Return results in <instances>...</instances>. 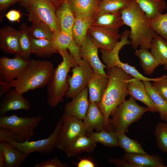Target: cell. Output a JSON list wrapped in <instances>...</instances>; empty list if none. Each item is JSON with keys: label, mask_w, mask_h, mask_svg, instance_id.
<instances>
[{"label": "cell", "mask_w": 167, "mask_h": 167, "mask_svg": "<svg viewBox=\"0 0 167 167\" xmlns=\"http://www.w3.org/2000/svg\"><path fill=\"white\" fill-rule=\"evenodd\" d=\"M98 2H99V1H100V0H97Z\"/></svg>", "instance_id": "cell-54"}, {"label": "cell", "mask_w": 167, "mask_h": 167, "mask_svg": "<svg viewBox=\"0 0 167 167\" xmlns=\"http://www.w3.org/2000/svg\"><path fill=\"white\" fill-rule=\"evenodd\" d=\"M67 49L68 50L71 55L79 64L82 58L80 55L79 47L76 44L73 39L69 45Z\"/></svg>", "instance_id": "cell-44"}, {"label": "cell", "mask_w": 167, "mask_h": 167, "mask_svg": "<svg viewBox=\"0 0 167 167\" xmlns=\"http://www.w3.org/2000/svg\"><path fill=\"white\" fill-rule=\"evenodd\" d=\"M109 82L107 75L94 74L90 78L88 85L89 100L90 103L98 104L101 101Z\"/></svg>", "instance_id": "cell-21"}, {"label": "cell", "mask_w": 167, "mask_h": 167, "mask_svg": "<svg viewBox=\"0 0 167 167\" xmlns=\"http://www.w3.org/2000/svg\"><path fill=\"white\" fill-rule=\"evenodd\" d=\"M92 17V14L75 17L72 33L73 40L79 47L85 39L88 30L91 25Z\"/></svg>", "instance_id": "cell-26"}, {"label": "cell", "mask_w": 167, "mask_h": 167, "mask_svg": "<svg viewBox=\"0 0 167 167\" xmlns=\"http://www.w3.org/2000/svg\"><path fill=\"white\" fill-rule=\"evenodd\" d=\"M56 14L61 30L72 33L75 17L69 0H64L56 9Z\"/></svg>", "instance_id": "cell-25"}, {"label": "cell", "mask_w": 167, "mask_h": 167, "mask_svg": "<svg viewBox=\"0 0 167 167\" xmlns=\"http://www.w3.org/2000/svg\"><path fill=\"white\" fill-rule=\"evenodd\" d=\"M165 167H167V166H165Z\"/></svg>", "instance_id": "cell-55"}, {"label": "cell", "mask_w": 167, "mask_h": 167, "mask_svg": "<svg viewBox=\"0 0 167 167\" xmlns=\"http://www.w3.org/2000/svg\"><path fill=\"white\" fill-rule=\"evenodd\" d=\"M24 139L11 130L0 128V142L9 143L11 141L22 142Z\"/></svg>", "instance_id": "cell-41"}, {"label": "cell", "mask_w": 167, "mask_h": 167, "mask_svg": "<svg viewBox=\"0 0 167 167\" xmlns=\"http://www.w3.org/2000/svg\"><path fill=\"white\" fill-rule=\"evenodd\" d=\"M87 135L92 140L104 146L111 147L119 146L116 133L112 130L103 129L96 132L93 131Z\"/></svg>", "instance_id": "cell-33"}, {"label": "cell", "mask_w": 167, "mask_h": 167, "mask_svg": "<svg viewBox=\"0 0 167 167\" xmlns=\"http://www.w3.org/2000/svg\"><path fill=\"white\" fill-rule=\"evenodd\" d=\"M156 90L167 101V75H164L158 80L151 84Z\"/></svg>", "instance_id": "cell-42"}, {"label": "cell", "mask_w": 167, "mask_h": 167, "mask_svg": "<svg viewBox=\"0 0 167 167\" xmlns=\"http://www.w3.org/2000/svg\"><path fill=\"white\" fill-rule=\"evenodd\" d=\"M134 54L139 58V64L145 75L152 74L156 68L160 65L153 54L148 49H137Z\"/></svg>", "instance_id": "cell-27"}, {"label": "cell", "mask_w": 167, "mask_h": 167, "mask_svg": "<svg viewBox=\"0 0 167 167\" xmlns=\"http://www.w3.org/2000/svg\"><path fill=\"white\" fill-rule=\"evenodd\" d=\"M123 158L134 167H165L161 158L147 154L126 153Z\"/></svg>", "instance_id": "cell-22"}, {"label": "cell", "mask_w": 167, "mask_h": 167, "mask_svg": "<svg viewBox=\"0 0 167 167\" xmlns=\"http://www.w3.org/2000/svg\"><path fill=\"white\" fill-rule=\"evenodd\" d=\"M164 69L167 71V64L165 65L164 66Z\"/></svg>", "instance_id": "cell-53"}, {"label": "cell", "mask_w": 167, "mask_h": 167, "mask_svg": "<svg viewBox=\"0 0 167 167\" xmlns=\"http://www.w3.org/2000/svg\"><path fill=\"white\" fill-rule=\"evenodd\" d=\"M77 167H95L97 165L90 158L80 159L76 164Z\"/></svg>", "instance_id": "cell-47"}, {"label": "cell", "mask_w": 167, "mask_h": 167, "mask_svg": "<svg viewBox=\"0 0 167 167\" xmlns=\"http://www.w3.org/2000/svg\"><path fill=\"white\" fill-rule=\"evenodd\" d=\"M40 116L20 117L15 114L2 115L0 117V128L9 129L29 140L33 136L35 129L41 121Z\"/></svg>", "instance_id": "cell-8"}, {"label": "cell", "mask_w": 167, "mask_h": 167, "mask_svg": "<svg viewBox=\"0 0 167 167\" xmlns=\"http://www.w3.org/2000/svg\"><path fill=\"white\" fill-rule=\"evenodd\" d=\"M5 16L9 21L14 22L18 21L21 15L19 11L13 10L7 12L5 15Z\"/></svg>", "instance_id": "cell-46"}, {"label": "cell", "mask_w": 167, "mask_h": 167, "mask_svg": "<svg viewBox=\"0 0 167 167\" xmlns=\"http://www.w3.org/2000/svg\"><path fill=\"white\" fill-rule=\"evenodd\" d=\"M20 55L13 58L3 57L0 58V84L9 82L16 79L29 63Z\"/></svg>", "instance_id": "cell-12"}, {"label": "cell", "mask_w": 167, "mask_h": 167, "mask_svg": "<svg viewBox=\"0 0 167 167\" xmlns=\"http://www.w3.org/2000/svg\"><path fill=\"white\" fill-rule=\"evenodd\" d=\"M30 36L36 39H45L52 40L54 32L50 27L42 21L32 23L28 27Z\"/></svg>", "instance_id": "cell-37"}, {"label": "cell", "mask_w": 167, "mask_h": 167, "mask_svg": "<svg viewBox=\"0 0 167 167\" xmlns=\"http://www.w3.org/2000/svg\"><path fill=\"white\" fill-rule=\"evenodd\" d=\"M88 95V88L87 87L71 98V101L66 104L63 114L83 120L90 104Z\"/></svg>", "instance_id": "cell-15"}, {"label": "cell", "mask_w": 167, "mask_h": 167, "mask_svg": "<svg viewBox=\"0 0 167 167\" xmlns=\"http://www.w3.org/2000/svg\"><path fill=\"white\" fill-rule=\"evenodd\" d=\"M55 6L56 9L58 7L64 0H49Z\"/></svg>", "instance_id": "cell-49"}, {"label": "cell", "mask_w": 167, "mask_h": 167, "mask_svg": "<svg viewBox=\"0 0 167 167\" xmlns=\"http://www.w3.org/2000/svg\"><path fill=\"white\" fill-rule=\"evenodd\" d=\"M20 0H0V10H4L9 6Z\"/></svg>", "instance_id": "cell-48"}, {"label": "cell", "mask_w": 167, "mask_h": 167, "mask_svg": "<svg viewBox=\"0 0 167 167\" xmlns=\"http://www.w3.org/2000/svg\"><path fill=\"white\" fill-rule=\"evenodd\" d=\"M71 166L65 163L62 162L58 158L54 157L43 161L36 164L34 167H70Z\"/></svg>", "instance_id": "cell-43"}, {"label": "cell", "mask_w": 167, "mask_h": 167, "mask_svg": "<svg viewBox=\"0 0 167 167\" xmlns=\"http://www.w3.org/2000/svg\"><path fill=\"white\" fill-rule=\"evenodd\" d=\"M75 17L93 15L97 7V0H69Z\"/></svg>", "instance_id": "cell-32"}, {"label": "cell", "mask_w": 167, "mask_h": 167, "mask_svg": "<svg viewBox=\"0 0 167 167\" xmlns=\"http://www.w3.org/2000/svg\"><path fill=\"white\" fill-rule=\"evenodd\" d=\"M4 156L2 152L0 150V167H4Z\"/></svg>", "instance_id": "cell-50"}, {"label": "cell", "mask_w": 167, "mask_h": 167, "mask_svg": "<svg viewBox=\"0 0 167 167\" xmlns=\"http://www.w3.org/2000/svg\"><path fill=\"white\" fill-rule=\"evenodd\" d=\"M63 121L62 117L58 122L51 134L47 138L35 141L22 142L11 141L9 143L23 152L29 155L35 152L47 154L56 148L58 134Z\"/></svg>", "instance_id": "cell-10"}, {"label": "cell", "mask_w": 167, "mask_h": 167, "mask_svg": "<svg viewBox=\"0 0 167 167\" xmlns=\"http://www.w3.org/2000/svg\"><path fill=\"white\" fill-rule=\"evenodd\" d=\"M127 88L131 96L145 105L150 112H158L143 81L133 77L128 81Z\"/></svg>", "instance_id": "cell-19"}, {"label": "cell", "mask_w": 167, "mask_h": 167, "mask_svg": "<svg viewBox=\"0 0 167 167\" xmlns=\"http://www.w3.org/2000/svg\"><path fill=\"white\" fill-rule=\"evenodd\" d=\"M58 53L62 58V61L55 69L53 77L47 85V102L52 108L64 101L69 87L68 74L71 68L78 65L67 49Z\"/></svg>", "instance_id": "cell-4"}, {"label": "cell", "mask_w": 167, "mask_h": 167, "mask_svg": "<svg viewBox=\"0 0 167 167\" xmlns=\"http://www.w3.org/2000/svg\"><path fill=\"white\" fill-rule=\"evenodd\" d=\"M141 107L132 97L125 100L117 108L109 121V130L116 133L128 131V128L132 123L141 118Z\"/></svg>", "instance_id": "cell-5"}, {"label": "cell", "mask_w": 167, "mask_h": 167, "mask_svg": "<svg viewBox=\"0 0 167 167\" xmlns=\"http://www.w3.org/2000/svg\"><path fill=\"white\" fill-rule=\"evenodd\" d=\"M109 82L102 97L98 106L104 114L107 126L109 117L113 116L117 107L130 95L127 85L133 77L122 68L115 66L107 69Z\"/></svg>", "instance_id": "cell-3"}, {"label": "cell", "mask_w": 167, "mask_h": 167, "mask_svg": "<svg viewBox=\"0 0 167 167\" xmlns=\"http://www.w3.org/2000/svg\"><path fill=\"white\" fill-rule=\"evenodd\" d=\"M31 41L32 53L38 57H49L54 53H58L52 46L51 40L31 37Z\"/></svg>", "instance_id": "cell-29"}, {"label": "cell", "mask_w": 167, "mask_h": 167, "mask_svg": "<svg viewBox=\"0 0 167 167\" xmlns=\"http://www.w3.org/2000/svg\"><path fill=\"white\" fill-rule=\"evenodd\" d=\"M150 49L160 65L167 64V41L156 33L152 40Z\"/></svg>", "instance_id": "cell-30"}, {"label": "cell", "mask_w": 167, "mask_h": 167, "mask_svg": "<svg viewBox=\"0 0 167 167\" xmlns=\"http://www.w3.org/2000/svg\"><path fill=\"white\" fill-rule=\"evenodd\" d=\"M26 8L29 13V21L43 22L53 32L61 30L56 14V8L49 0H29Z\"/></svg>", "instance_id": "cell-7"}, {"label": "cell", "mask_w": 167, "mask_h": 167, "mask_svg": "<svg viewBox=\"0 0 167 167\" xmlns=\"http://www.w3.org/2000/svg\"><path fill=\"white\" fill-rule=\"evenodd\" d=\"M119 146L126 153L147 154L141 145L136 140L128 137L124 132L116 133Z\"/></svg>", "instance_id": "cell-35"}, {"label": "cell", "mask_w": 167, "mask_h": 167, "mask_svg": "<svg viewBox=\"0 0 167 167\" xmlns=\"http://www.w3.org/2000/svg\"><path fill=\"white\" fill-rule=\"evenodd\" d=\"M130 33V31L128 30L124 31L121 35L120 41L112 50L108 51L101 49L102 58L106 66L107 69H109L115 66L118 67L133 77L143 82L159 80L161 76L154 78L147 77L142 75L134 66L127 63L123 62L120 60L118 55L119 51L124 45L130 44V41L128 39Z\"/></svg>", "instance_id": "cell-6"}, {"label": "cell", "mask_w": 167, "mask_h": 167, "mask_svg": "<svg viewBox=\"0 0 167 167\" xmlns=\"http://www.w3.org/2000/svg\"><path fill=\"white\" fill-rule=\"evenodd\" d=\"M145 88L159 113L161 120L167 122V101L153 87L149 82H143Z\"/></svg>", "instance_id": "cell-31"}, {"label": "cell", "mask_w": 167, "mask_h": 167, "mask_svg": "<svg viewBox=\"0 0 167 167\" xmlns=\"http://www.w3.org/2000/svg\"><path fill=\"white\" fill-rule=\"evenodd\" d=\"M54 70L53 64L49 61L31 59L17 78L0 84V96L12 88L23 95L30 90L43 88L51 80Z\"/></svg>", "instance_id": "cell-1"}, {"label": "cell", "mask_w": 167, "mask_h": 167, "mask_svg": "<svg viewBox=\"0 0 167 167\" xmlns=\"http://www.w3.org/2000/svg\"><path fill=\"white\" fill-rule=\"evenodd\" d=\"M108 161L110 163L115 165L118 167H134L132 165L123 158V159L118 158H109L108 159Z\"/></svg>", "instance_id": "cell-45"}, {"label": "cell", "mask_w": 167, "mask_h": 167, "mask_svg": "<svg viewBox=\"0 0 167 167\" xmlns=\"http://www.w3.org/2000/svg\"><path fill=\"white\" fill-rule=\"evenodd\" d=\"M20 32L10 26L0 29V49L6 54L20 55L19 43Z\"/></svg>", "instance_id": "cell-16"}, {"label": "cell", "mask_w": 167, "mask_h": 167, "mask_svg": "<svg viewBox=\"0 0 167 167\" xmlns=\"http://www.w3.org/2000/svg\"><path fill=\"white\" fill-rule=\"evenodd\" d=\"M20 1L22 2L23 5L26 7L28 3L29 0H20Z\"/></svg>", "instance_id": "cell-51"}, {"label": "cell", "mask_w": 167, "mask_h": 167, "mask_svg": "<svg viewBox=\"0 0 167 167\" xmlns=\"http://www.w3.org/2000/svg\"><path fill=\"white\" fill-rule=\"evenodd\" d=\"M63 121L58 138L56 148L64 150L80 135H86L83 121L63 114Z\"/></svg>", "instance_id": "cell-9"}, {"label": "cell", "mask_w": 167, "mask_h": 167, "mask_svg": "<svg viewBox=\"0 0 167 167\" xmlns=\"http://www.w3.org/2000/svg\"><path fill=\"white\" fill-rule=\"evenodd\" d=\"M148 19L162 13L167 9L164 0H135Z\"/></svg>", "instance_id": "cell-28"}, {"label": "cell", "mask_w": 167, "mask_h": 167, "mask_svg": "<svg viewBox=\"0 0 167 167\" xmlns=\"http://www.w3.org/2000/svg\"><path fill=\"white\" fill-rule=\"evenodd\" d=\"M96 143L86 135H82L71 143L64 151L67 157H74L83 152H92Z\"/></svg>", "instance_id": "cell-24"}, {"label": "cell", "mask_w": 167, "mask_h": 167, "mask_svg": "<svg viewBox=\"0 0 167 167\" xmlns=\"http://www.w3.org/2000/svg\"><path fill=\"white\" fill-rule=\"evenodd\" d=\"M87 134L93 131L106 130L107 125L105 117L97 104L90 103L85 117L83 120Z\"/></svg>", "instance_id": "cell-18"}, {"label": "cell", "mask_w": 167, "mask_h": 167, "mask_svg": "<svg viewBox=\"0 0 167 167\" xmlns=\"http://www.w3.org/2000/svg\"><path fill=\"white\" fill-rule=\"evenodd\" d=\"M0 150L4 156L5 167H19L29 155L7 142H0Z\"/></svg>", "instance_id": "cell-23"}, {"label": "cell", "mask_w": 167, "mask_h": 167, "mask_svg": "<svg viewBox=\"0 0 167 167\" xmlns=\"http://www.w3.org/2000/svg\"><path fill=\"white\" fill-rule=\"evenodd\" d=\"M87 34L98 48L108 51L114 48L121 37L118 32L91 25Z\"/></svg>", "instance_id": "cell-13"}, {"label": "cell", "mask_w": 167, "mask_h": 167, "mask_svg": "<svg viewBox=\"0 0 167 167\" xmlns=\"http://www.w3.org/2000/svg\"><path fill=\"white\" fill-rule=\"evenodd\" d=\"M73 39L72 34L61 30L54 32L52 44L58 52L67 49Z\"/></svg>", "instance_id": "cell-38"}, {"label": "cell", "mask_w": 167, "mask_h": 167, "mask_svg": "<svg viewBox=\"0 0 167 167\" xmlns=\"http://www.w3.org/2000/svg\"><path fill=\"white\" fill-rule=\"evenodd\" d=\"M163 126L167 132V123H163Z\"/></svg>", "instance_id": "cell-52"}, {"label": "cell", "mask_w": 167, "mask_h": 167, "mask_svg": "<svg viewBox=\"0 0 167 167\" xmlns=\"http://www.w3.org/2000/svg\"><path fill=\"white\" fill-rule=\"evenodd\" d=\"M0 105V114L4 115L13 110H29L31 104L29 100L23 97L22 94L11 88L8 90Z\"/></svg>", "instance_id": "cell-17"}, {"label": "cell", "mask_w": 167, "mask_h": 167, "mask_svg": "<svg viewBox=\"0 0 167 167\" xmlns=\"http://www.w3.org/2000/svg\"><path fill=\"white\" fill-rule=\"evenodd\" d=\"M154 134L158 147L163 152H167V132L163 123L160 122L157 124Z\"/></svg>", "instance_id": "cell-40"}, {"label": "cell", "mask_w": 167, "mask_h": 167, "mask_svg": "<svg viewBox=\"0 0 167 167\" xmlns=\"http://www.w3.org/2000/svg\"><path fill=\"white\" fill-rule=\"evenodd\" d=\"M124 25L120 11L113 13L93 15L91 26L118 32L120 28Z\"/></svg>", "instance_id": "cell-20"}, {"label": "cell", "mask_w": 167, "mask_h": 167, "mask_svg": "<svg viewBox=\"0 0 167 167\" xmlns=\"http://www.w3.org/2000/svg\"><path fill=\"white\" fill-rule=\"evenodd\" d=\"M125 25L130 28L129 36L132 48L150 49L151 42L156 34L150 28L148 19L135 0L120 10Z\"/></svg>", "instance_id": "cell-2"}, {"label": "cell", "mask_w": 167, "mask_h": 167, "mask_svg": "<svg viewBox=\"0 0 167 167\" xmlns=\"http://www.w3.org/2000/svg\"><path fill=\"white\" fill-rule=\"evenodd\" d=\"M28 28L25 24L22 23L20 25L19 29L20 33L19 39L20 55L26 60H29L30 55L32 54L31 37Z\"/></svg>", "instance_id": "cell-36"}, {"label": "cell", "mask_w": 167, "mask_h": 167, "mask_svg": "<svg viewBox=\"0 0 167 167\" xmlns=\"http://www.w3.org/2000/svg\"><path fill=\"white\" fill-rule=\"evenodd\" d=\"M133 0H101L93 15L113 13L120 11Z\"/></svg>", "instance_id": "cell-34"}, {"label": "cell", "mask_w": 167, "mask_h": 167, "mask_svg": "<svg viewBox=\"0 0 167 167\" xmlns=\"http://www.w3.org/2000/svg\"><path fill=\"white\" fill-rule=\"evenodd\" d=\"M71 71L72 75L67 77L69 87L66 96L72 98L87 87L94 72L87 61L83 58L78 65L72 68Z\"/></svg>", "instance_id": "cell-11"}, {"label": "cell", "mask_w": 167, "mask_h": 167, "mask_svg": "<svg viewBox=\"0 0 167 167\" xmlns=\"http://www.w3.org/2000/svg\"><path fill=\"white\" fill-rule=\"evenodd\" d=\"M148 19L152 30L167 41V12Z\"/></svg>", "instance_id": "cell-39"}, {"label": "cell", "mask_w": 167, "mask_h": 167, "mask_svg": "<svg viewBox=\"0 0 167 167\" xmlns=\"http://www.w3.org/2000/svg\"><path fill=\"white\" fill-rule=\"evenodd\" d=\"M80 55L82 58L86 60L92 67L94 74L107 75L104 69L106 65L100 60L98 56L99 49L87 34L79 47Z\"/></svg>", "instance_id": "cell-14"}]
</instances>
